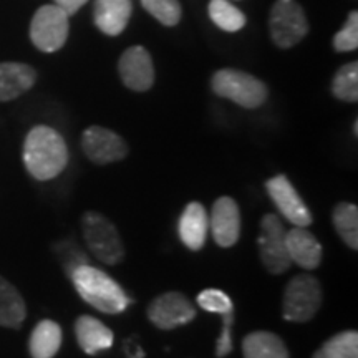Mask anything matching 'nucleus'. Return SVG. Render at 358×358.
Returning <instances> with one entry per match:
<instances>
[{"mask_svg":"<svg viewBox=\"0 0 358 358\" xmlns=\"http://www.w3.org/2000/svg\"><path fill=\"white\" fill-rule=\"evenodd\" d=\"M24 163L30 176L38 181L57 178L69 164V148L60 133L50 127H35L24 143Z\"/></svg>","mask_w":358,"mask_h":358,"instance_id":"f257e3e1","label":"nucleus"},{"mask_svg":"<svg viewBox=\"0 0 358 358\" xmlns=\"http://www.w3.org/2000/svg\"><path fill=\"white\" fill-rule=\"evenodd\" d=\"M73 287L88 306L103 313H122L129 306V297L122 285L100 268L82 264L70 274Z\"/></svg>","mask_w":358,"mask_h":358,"instance_id":"f03ea898","label":"nucleus"},{"mask_svg":"<svg viewBox=\"0 0 358 358\" xmlns=\"http://www.w3.org/2000/svg\"><path fill=\"white\" fill-rule=\"evenodd\" d=\"M211 87L217 96L248 110L262 106L268 96V90L262 80L234 69L217 70L213 75Z\"/></svg>","mask_w":358,"mask_h":358,"instance_id":"7ed1b4c3","label":"nucleus"},{"mask_svg":"<svg viewBox=\"0 0 358 358\" xmlns=\"http://www.w3.org/2000/svg\"><path fill=\"white\" fill-rule=\"evenodd\" d=\"M82 232L90 252L106 266L123 261L124 245L115 224L100 213L88 211L82 217Z\"/></svg>","mask_w":358,"mask_h":358,"instance_id":"20e7f679","label":"nucleus"},{"mask_svg":"<svg viewBox=\"0 0 358 358\" xmlns=\"http://www.w3.org/2000/svg\"><path fill=\"white\" fill-rule=\"evenodd\" d=\"M324 294L319 279L310 274L295 275L284 289L282 317L289 322L306 324L320 310Z\"/></svg>","mask_w":358,"mask_h":358,"instance_id":"39448f33","label":"nucleus"},{"mask_svg":"<svg viewBox=\"0 0 358 358\" xmlns=\"http://www.w3.org/2000/svg\"><path fill=\"white\" fill-rule=\"evenodd\" d=\"M70 15L60 7L43 6L35 12L30 24V40L40 52L53 53L64 47L70 32Z\"/></svg>","mask_w":358,"mask_h":358,"instance_id":"423d86ee","label":"nucleus"},{"mask_svg":"<svg viewBox=\"0 0 358 358\" xmlns=\"http://www.w3.org/2000/svg\"><path fill=\"white\" fill-rule=\"evenodd\" d=\"M268 29L277 47L290 48L308 34V20L295 0H277L268 17Z\"/></svg>","mask_w":358,"mask_h":358,"instance_id":"0eeeda50","label":"nucleus"},{"mask_svg":"<svg viewBox=\"0 0 358 358\" xmlns=\"http://www.w3.org/2000/svg\"><path fill=\"white\" fill-rule=\"evenodd\" d=\"M285 234L287 231L284 229V224L279 216L272 213L264 214L261 219V232L257 237L259 254H261L264 267L274 275L284 274L292 266L287 245H285Z\"/></svg>","mask_w":358,"mask_h":358,"instance_id":"6e6552de","label":"nucleus"},{"mask_svg":"<svg viewBox=\"0 0 358 358\" xmlns=\"http://www.w3.org/2000/svg\"><path fill=\"white\" fill-rule=\"evenodd\" d=\"M148 319L161 330H173L196 319V308L181 292L161 294L148 306Z\"/></svg>","mask_w":358,"mask_h":358,"instance_id":"1a4fd4ad","label":"nucleus"},{"mask_svg":"<svg viewBox=\"0 0 358 358\" xmlns=\"http://www.w3.org/2000/svg\"><path fill=\"white\" fill-rule=\"evenodd\" d=\"M266 189L268 198L290 224L297 227H308L313 222L310 209L307 208V204L303 203V199L299 196L297 189L285 174L267 179Z\"/></svg>","mask_w":358,"mask_h":358,"instance_id":"9d476101","label":"nucleus"},{"mask_svg":"<svg viewBox=\"0 0 358 358\" xmlns=\"http://www.w3.org/2000/svg\"><path fill=\"white\" fill-rule=\"evenodd\" d=\"M82 150L95 164H110L122 161L128 155V145L118 133L103 127H90L82 134Z\"/></svg>","mask_w":358,"mask_h":358,"instance_id":"9b49d317","label":"nucleus"},{"mask_svg":"<svg viewBox=\"0 0 358 358\" xmlns=\"http://www.w3.org/2000/svg\"><path fill=\"white\" fill-rule=\"evenodd\" d=\"M122 82L133 92H148L155 83V66L145 47L134 45L123 53L118 62Z\"/></svg>","mask_w":358,"mask_h":358,"instance_id":"f8f14e48","label":"nucleus"},{"mask_svg":"<svg viewBox=\"0 0 358 358\" xmlns=\"http://www.w3.org/2000/svg\"><path fill=\"white\" fill-rule=\"evenodd\" d=\"M209 229L219 248H232L241 237V209L232 198L222 196L213 204Z\"/></svg>","mask_w":358,"mask_h":358,"instance_id":"ddd939ff","label":"nucleus"},{"mask_svg":"<svg viewBox=\"0 0 358 358\" xmlns=\"http://www.w3.org/2000/svg\"><path fill=\"white\" fill-rule=\"evenodd\" d=\"M285 245L290 261L297 264L299 267L306 271H313L322 262V245L315 236L307 227H297L289 229L285 234Z\"/></svg>","mask_w":358,"mask_h":358,"instance_id":"4468645a","label":"nucleus"},{"mask_svg":"<svg viewBox=\"0 0 358 358\" xmlns=\"http://www.w3.org/2000/svg\"><path fill=\"white\" fill-rule=\"evenodd\" d=\"M209 232V216L206 214L204 206L192 201L185 208L178 222V234L181 243L191 250H201L204 248Z\"/></svg>","mask_w":358,"mask_h":358,"instance_id":"2eb2a0df","label":"nucleus"},{"mask_svg":"<svg viewBox=\"0 0 358 358\" xmlns=\"http://www.w3.org/2000/svg\"><path fill=\"white\" fill-rule=\"evenodd\" d=\"M131 12V0H95L93 20L98 30L110 37H116L127 29Z\"/></svg>","mask_w":358,"mask_h":358,"instance_id":"dca6fc26","label":"nucleus"},{"mask_svg":"<svg viewBox=\"0 0 358 358\" xmlns=\"http://www.w3.org/2000/svg\"><path fill=\"white\" fill-rule=\"evenodd\" d=\"M75 335L82 350L87 355L108 350L113 345L115 335L103 322L92 315H80L75 322Z\"/></svg>","mask_w":358,"mask_h":358,"instance_id":"f3484780","label":"nucleus"},{"mask_svg":"<svg viewBox=\"0 0 358 358\" xmlns=\"http://www.w3.org/2000/svg\"><path fill=\"white\" fill-rule=\"evenodd\" d=\"M37 73L30 65L6 62L0 64V101H10L34 87Z\"/></svg>","mask_w":358,"mask_h":358,"instance_id":"a211bd4d","label":"nucleus"},{"mask_svg":"<svg viewBox=\"0 0 358 358\" xmlns=\"http://www.w3.org/2000/svg\"><path fill=\"white\" fill-rule=\"evenodd\" d=\"M244 358H289V350L279 335L259 330L243 340Z\"/></svg>","mask_w":358,"mask_h":358,"instance_id":"6ab92c4d","label":"nucleus"},{"mask_svg":"<svg viewBox=\"0 0 358 358\" xmlns=\"http://www.w3.org/2000/svg\"><path fill=\"white\" fill-rule=\"evenodd\" d=\"M27 317L25 301L7 279L0 275V325L20 329Z\"/></svg>","mask_w":358,"mask_h":358,"instance_id":"aec40b11","label":"nucleus"},{"mask_svg":"<svg viewBox=\"0 0 358 358\" xmlns=\"http://www.w3.org/2000/svg\"><path fill=\"white\" fill-rule=\"evenodd\" d=\"M62 347V329L57 322L42 320L34 329L29 340L32 358H53Z\"/></svg>","mask_w":358,"mask_h":358,"instance_id":"412c9836","label":"nucleus"},{"mask_svg":"<svg viewBox=\"0 0 358 358\" xmlns=\"http://www.w3.org/2000/svg\"><path fill=\"white\" fill-rule=\"evenodd\" d=\"M332 222L337 234L348 248L358 249V208L352 203H338L334 208Z\"/></svg>","mask_w":358,"mask_h":358,"instance_id":"4be33fe9","label":"nucleus"},{"mask_svg":"<svg viewBox=\"0 0 358 358\" xmlns=\"http://www.w3.org/2000/svg\"><path fill=\"white\" fill-rule=\"evenodd\" d=\"M209 17L224 32H239L245 25V15L229 0H211Z\"/></svg>","mask_w":358,"mask_h":358,"instance_id":"5701e85b","label":"nucleus"},{"mask_svg":"<svg viewBox=\"0 0 358 358\" xmlns=\"http://www.w3.org/2000/svg\"><path fill=\"white\" fill-rule=\"evenodd\" d=\"M332 93L338 100L347 103H355L358 100V64L343 65L335 73L332 82Z\"/></svg>","mask_w":358,"mask_h":358,"instance_id":"b1692460","label":"nucleus"},{"mask_svg":"<svg viewBox=\"0 0 358 358\" xmlns=\"http://www.w3.org/2000/svg\"><path fill=\"white\" fill-rule=\"evenodd\" d=\"M322 353L327 358H358V334L357 330H345L335 334L322 345Z\"/></svg>","mask_w":358,"mask_h":358,"instance_id":"393cba45","label":"nucleus"},{"mask_svg":"<svg viewBox=\"0 0 358 358\" xmlns=\"http://www.w3.org/2000/svg\"><path fill=\"white\" fill-rule=\"evenodd\" d=\"M145 10L166 27H174L181 20V3L179 0H141Z\"/></svg>","mask_w":358,"mask_h":358,"instance_id":"a878e982","label":"nucleus"},{"mask_svg":"<svg viewBox=\"0 0 358 358\" xmlns=\"http://www.w3.org/2000/svg\"><path fill=\"white\" fill-rule=\"evenodd\" d=\"M198 306L204 308L206 312L219 313V315H226V313L234 312V302L226 292L219 289H206L198 295Z\"/></svg>","mask_w":358,"mask_h":358,"instance_id":"bb28decb","label":"nucleus"},{"mask_svg":"<svg viewBox=\"0 0 358 358\" xmlns=\"http://www.w3.org/2000/svg\"><path fill=\"white\" fill-rule=\"evenodd\" d=\"M358 47V15L350 12L347 24L334 37V48L337 52H352Z\"/></svg>","mask_w":358,"mask_h":358,"instance_id":"cd10ccee","label":"nucleus"},{"mask_svg":"<svg viewBox=\"0 0 358 358\" xmlns=\"http://www.w3.org/2000/svg\"><path fill=\"white\" fill-rule=\"evenodd\" d=\"M232 324H234V312L222 315V330L216 342V357L224 358L232 352Z\"/></svg>","mask_w":358,"mask_h":358,"instance_id":"c85d7f7f","label":"nucleus"},{"mask_svg":"<svg viewBox=\"0 0 358 358\" xmlns=\"http://www.w3.org/2000/svg\"><path fill=\"white\" fill-rule=\"evenodd\" d=\"M87 2L88 0H55V6L60 7L62 10L69 13V15H73V13H77Z\"/></svg>","mask_w":358,"mask_h":358,"instance_id":"c756f323","label":"nucleus"},{"mask_svg":"<svg viewBox=\"0 0 358 358\" xmlns=\"http://www.w3.org/2000/svg\"><path fill=\"white\" fill-rule=\"evenodd\" d=\"M312 358H327L324 353H322V350H317L315 353H313V357Z\"/></svg>","mask_w":358,"mask_h":358,"instance_id":"7c9ffc66","label":"nucleus"}]
</instances>
